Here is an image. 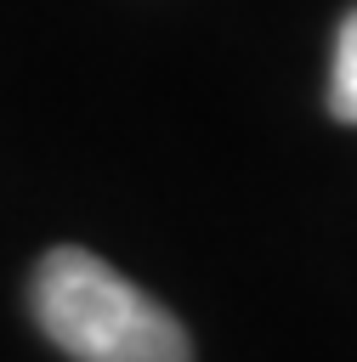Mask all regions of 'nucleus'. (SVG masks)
I'll list each match as a JSON object with an SVG mask.
<instances>
[{
  "instance_id": "1",
  "label": "nucleus",
  "mask_w": 357,
  "mask_h": 362,
  "mask_svg": "<svg viewBox=\"0 0 357 362\" xmlns=\"http://www.w3.org/2000/svg\"><path fill=\"white\" fill-rule=\"evenodd\" d=\"M28 300L74 362H193L187 328L85 249H51L34 266Z\"/></svg>"
},
{
  "instance_id": "2",
  "label": "nucleus",
  "mask_w": 357,
  "mask_h": 362,
  "mask_svg": "<svg viewBox=\"0 0 357 362\" xmlns=\"http://www.w3.org/2000/svg\"><path fill=\"white\" fill-rule=\"evenodd\" d=\"M329 113L340 124H357V6L340 17L334 62H329Z\"/></svg>"
}]
</instances>
